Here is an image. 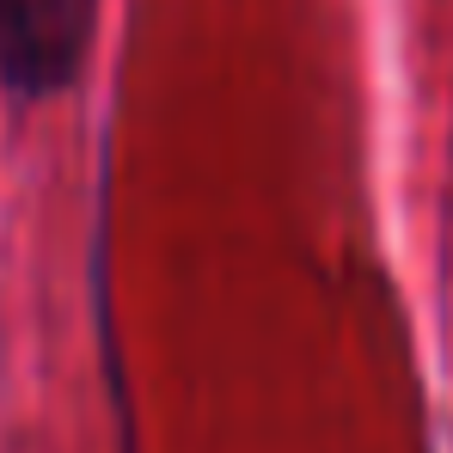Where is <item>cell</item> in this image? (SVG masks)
<instances>
[{
    "instance_id": "6da1fadb",
    "label": "cell",
    "mask_w": 453,
    "mask_h": 453,
    "mask_svg": "<svg viewBox=\"0 0 453 453\" xmlns=\"http://www.w3.org/2000/svg\"><path fill=\"white\" fill-rule=\"evenodd\" d=\"M92 25V0H0V74L12 86L68 80Z\"/></svg>"
}]
</instances>
